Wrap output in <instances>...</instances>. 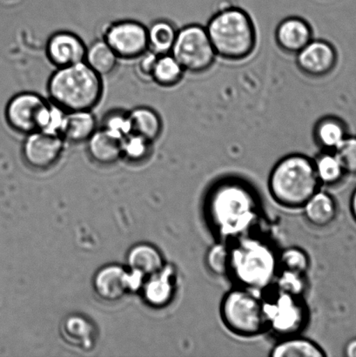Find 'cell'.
<instances>
[{
  "label": "cell",
  "instance_id": "6da1fadb",
  "mask_svg": "<svg viewBox=\"0 0 356 357\" xmlns=\"http://www.w3.org/2000/svg\"><path fill=\"white\" fill-rule=\"evenodd\" d=\"M261 211L256 189L242 178H222L206 195L205 220L219 241L230 244L252 234L259 224Z\"/></svg>",
  "mask_w": 356,
  "mask_h": 357
},
{
  "label": "cell",
  "instance_id": "7a4b0ae2",
  "mask_svg": "<svg viewBox=\"0 0 356 357\" xmlns=\"http://www.w3.org/2000/svg\"><path fill=\"white\" fill-rule=\"evenodd\" d=\"M279 253L270 241L249 234L230 243L229 275L237 286L264 292L274 284Z\"/></svg>",
  "mask_w": 356,
  "mask_h": 357
},
{
  "label": "cell",
  "instance_id": "3957f363",
  "mask_svg": "<svg viewBox=\"0 0 356 357\" xmlns=\"http://www.w3.org/2000/svg\"><path fill=\"white\" fill-rule=\"evenodd\" d=\"M320 187L314 160L302 153H292L279 160L268 181L272 199L288 209L302 208Z\"/></svg>",
  "mask_w": 356,
  "mask_h": 357
},
{
  "label": "cell",
  "instance_id": "277c9868",
  "mask_svg": "<svg viewBox=\"0 0 356 357\" xmlns=\"http://www.w3.org/2000/svg\"><path fill=\"white\" fill-rule=\"evenodd\" d=\"M209 38L217 57L232 62L245 61L253 54L257 44L256 28L245 10L224 7L209 20Z\"/></svg>",
  "mask_w": 356,
  "mask_h": 357
},
{
  "label": "cell",
  "instance_id": "5b68a950",
  "mask_svg": "<svg viewBox=\"0 0 356 357\" xmlns=\"http://www.w3.org/2000/svg\"><path fill=\"white\" fill-rule=\"evenodd\" d=\"M102 78L85 61L57 68L47 83L50 101L66 112L93 110L102 99Z\"/></svg>",
  "mask_w": 356,
  "mask_h": 357
},
{
  "label": "cell",
  "instance_id": "8992f818",
  "mask_svg": "<svg viewBox=\"0 0 356 357\" xmlns=\"http://www.w3.org/2000/svg\"><path fill=\"white\" fill-rule=\"evenodd\" d=\"M219 316L228 331L239 337H257L268 331L264 299L259 292L242 287L223 296Z\"/></svg>",
  "mask_w": 356,
  "mask_h": 357
},
{
  "label": "cell",
  "instance_id": "52a82bcc",
  "mask_svg": "<svg viewBox=\"0 0 356 357\" xmlns=\"http://www.w3.org/2000/svg\"><path fill=\"white\" fill-rule=\"evenodd\" d=\"M171 54L185 71L195 75L208 71L217 58L207 28L199 24H187L178 30Z\"/></svg>",
  "mask_w": 356,
  "mask_h": 357
},
{
  "label": "cell",
  "instance_id": "ba28073f",
  "mask_svg": "<svg viewBox=\"0 0 356 357\" xmlns=\"http://www.w3.org/2000/svg\"><path fill=\"white\" fill-rule=\"evenodd\" d=\"M264 299L268 331L281 338L299 335L309 324V312L303 297L278 291Z\"/></svg>",
  "mask_w": 356,
  "mask_h": 357
},
{
  "label": "cell",
  "instance_id": "9c48e42d",
  "mask_svg": "<svg viewBox=\"0 0 356 357\" xmlns=\"http://www.w3.org/2000/svg\"><path fill=\"white\" fill-rule=\"evenodd\" d=\"M103 40L120 59H137L149 50L148 28L135 20L111 24L105 30Z\"/></svg>",
  "mask_w": 356,
  "mask_h": 357
},
{
  "label": "cell",
  "instance_id": "30bf717a",
  "mask_svg": "<svg viewBox=\"0 0 356 357\" xmlns=\"http://www.w3.org/2000/svg\"><path fill=\"white\" fill-rule=\"evenodd\" d=\"M26 136L22 153L31 167L37 170L49 169L61 160L66 142L62 136L40 131Z\"/></svg>",
  "mask_w": 356,
  "mask_h": 357
},
{
  "label": "cell",
  "instance_id": "8fae6325",
  "mask_svg": "<svg viewBox=\"0 0 356 357\" xmlns=\"http://www.w3.org/2000/svg\"><path fill=\"white\" fill-rule=\"evenodd\" d=\"M47 102L43 97L36 93L16 94L6 106L7 123L19 134L27 135L36 132L38 117Z\"/></svg>",
  "mask_w": 356,
  "mask_h": 357
},
{
  "label": "cell",
  "instance_id": "7c38bea8",
  "mask_svg": "<svg viewBox=\"0 0 356 357\" xmlns=\"http://www.w3.org/2000/svg\"><path fill=\"white\" fill-rule=\"evenodd\" d=\"M143 279L138 273H128L120 266H108L98 273L94 279V288L101 298L115 302L141 287Z\"/></svg>",
  "mask_w": 356,
  "mask_h": 357
},
{
  "label": "cell",
  "instance_id": "4fadbf2b",
  "mask_svg": "<svg viewBox=\"0 0 356 357\" xmlns=\"http://www.w3.org/2000/svg\"><path fill=\"white\" fill-rule=\"evenodd\" d=\"M296 56L300 71L312 78H323L330 75L336 65V52L330 42L313 40Z\"/></svg>",
  "mask_w": 356,
  "mask_h": 357
},
{
  "label": "cell",
  "instance_id": "5bb4252c",
  "mask_svg": "<svg viewBox=\"0 0 356 357\" xmlns=\"http://www.w3.org/2000/svg\"><path fill=\"white\" fill-rule=\"evenodd\" d=\"M86 50L78 35L66 31L52 34L45 45L48 61L57 68L85 61Z\"/></svg>",
  "mask_w": 356,
  "mask_h": 357
},
{
  "label": "cell",
  "instance_id": "9a60e30c",
  "mask_svg": "<svg viewBox=\"0 0 356 357\" xmlns=\"http://www.w3.org/2000/svg\"><path fill=\"white\" fill-rule=\"evenodd\" d=\"M312 40V27L302 17H286L275 29V41L286 54H297Z\"/></svg>",
  "mask_w": 356,
  "mask_h": 357
},
{
  "label": "cell",
  "instance_id": "2e32d148",
  "mask_svg": "<svg viewBox=\"0 0 356 357\" xmlns=\"http://www.w3.org/2000/svg\"><path fill=\"white\" fill-rule=\"evenodd\" d=\"M121 142L103 129L98 128L86 142L87 152L91 159L100 165H113L122 158Z\"/></svg>",
  "mask_w": 356,
  "mask_h": 357
},
{
  "label": "cell",
  "instance_id": "e0dca14e",
  "mask_svg": "<svg viewBox=\"0 0 356 357\" xmlns=\"http://www.w3.org/2000/svg\"><path fill=\"white\" fill-rule=\"evenodd\" d=\"M174 276L173 268L165 266L162 271L148 278L144 294L150 305L162 307L171 303L176 294Z\"/></svg>",
  "mask_w": 356,
  "mask_h": 357
},
{
  "label": "cell",
  "instance_id": "ac0fdd59",
  "mask_svg": "<svg viewBox=\"0 0 356 357\" xmlns=\"http://www.w3.org/2000/svg\"><path fill=\"white\" fill-rule=\"evenodd\" d=\"M307 220L317 227H326L334 222L337 215V204L333 196L318 190L303 206Z\"/></svg>",
  "mask_w": 356,
  "mask_h": 357
},
{
  "label": "cell",
  "instance_id": "d6986e66",
  "mask_svg": "<svg viewBox=\"0 0 356 357\" xmlns=\"http://www.w3.org/2000/svg\"><path fill=\"white\" fill-rule=\"evenodd\" d=\"M97 130V120L92 110L68 112L61 136L65 142L79 144L88 141Z\"/></svg>",
  "mask_w": 356,
  "mask_h": 357
},
{
  "label": "cell",
  "instance_id": "ffe728a7",
  "mask_svg": "<svg viewBox=\"0 0 356 357\" xmlns=\"http://www.w3.org/2000/svg\"><path fill=\"white\" fill-rule=\"evenodd\" d=\"M324 349L311 339L295 335L281 338L271 349V357H325Z\"/></svg>",
  "mask_w": 356,
  "mask_h": 357
},
{
  "label": "cell",
  "instance_id": "44dd1931",
  "mask_svg": "<svg viewBox=\"0 0 356 357\" xmlns=\"http://www.w3.org/2000/svg\"><path fill=\"white\" fill-rule=\"evenodd\" d=\"M127 261L131 271L144 278L155 275L165 267L162 254L151 245L141 244L132 248Z\"/></svg>",
  "mask_w": 356,
  "mask_h": 357
},
{
  "label": "cell",
  "instance_id": "7402d4cb",
  "mask_svg": "<svg viewBox=\"0 0 356 357\" xmlns=\"http://www.w3.org/2000/svg\"><path fill=\"white\" fill-rule=\"evenodd\" d=\"M132 132L155 142L162 134V118L155 110L148 107H139L129 112Z\"/></svg>",
  "mask_w": 356,
  "mask_h": 357
},
{
  "label": "cell",
  "instance_id": "603a6c76",
  "mask_svg": "<svg viewBox=\"0 0 356 357\" xmlns=\"http://www.w3.org/2000/svg\"><path fill=\"white\" fill-rule=\"evenodd\" d=\"M118 61L120 58L103 38L87 47L85 62L101 77L111 75L116 70Z\"/></svg>",
  "mask_w": 356,
  "mask_h": 357
},
{
  "label": "cell",
  "instance_id": "cb8c5ba5",
  "mask_svg": "<svg viewBox=\"0 0 356 357\" xmlns=\"http://www.w3.org/2000/svg\"><path fill=\"white\" fill-rule=\"evenodd\" d=\"M186 71L172 54L159 55L153 68L152 82L162 87H173L181 82Z\"/></svg>",
  "mask_w": 356,
  "mask_h": 357
},
{
  "label": "cell",
  "instance_id": "d4e9b609",
  "mask_svg": "<svg viewBox=\"0 0 356 357\" xmlns=\"http://www.w3.org/2000/svg\"><path fill=\"white\" fill-rule=\"evenodd\" d=\"M177 33L176 27L170 21H155L148 28L149 50L158 55L171 54Z\"/></svg>",
  "mask_w": 356,
  "mask_h": 357
},
{
  "label": "cell",
  "instance_id": "484cf974",
  "mask_svg": "<svg viewBox=\"0 0 356 357\" xmlns=\"http://www.w3.org/2000/svg\"><path fill=\"white\" fill-rule=\"evenodd\" d=\"M314 137L316 144L324 151H334L346 138L343 125L331 117L322 118L317 121L314 128Z\"/></svg>",
  "mask_w": 356,
  "mask_h": 357
},
{
  "label": "cell",
  "instance_id": "4316f807",
  "mask_svg": "<svg viewBox=\"0 0 356 357\" xmlns=\"http://www.w3.org/2000/svg\"><path fill=\"white\" fill-rule=\"evenodd\" d=\"M314 165L322 185H336L345 174L343 166L333 151L320 153L314 159Z\"/></svg>",
  "mask_w": 356,
  "mask_h": 357
},
{
  "label": "cell",
  "instance_id": "83f0119b",
  "mask_svg": "<svg viewBox=\"0 0 356 357\" xmlns=\"http://www.w3.org/2000/svg\"><path fill=\"white\" fill-rule=\"evenodd\" d=\"M63 334L70 344L83 349L92 347L94 331L88 321L79 317L68 318L63 325Z\"/></svg>",
  "mask_w": 356,
  "mask_h": 357
},
{
  "label": "cell",
  "instance_id": "f1b7e54d",
  "mask_svg": "<svg viewBox=\"0 0 356 357\" xmlns=\"http://www.w3.org/2000/svg\"><path fill=\"white\" fill-rule=\"evenodd\" d=\"M66 114L68 112L62 107L52 101H47L38 117L37 131L61 136Z\"/></svg>",
  "mask_w": 356,
  "mask_h": 357
},
{
  "label": "cell",
  "instance_id": "f546056e",
  "mask_svg": "<svg viewBox=\"0 0 356 357\" xmlns=\"http://www.w3.org/2000/svg\"><path fill=\"white\" fill-rule=\"evenodd\" d=\"M206 264L209 271L215 275H229L230 264V244L216 241L206 255Z\"/></svg>",
  "mask_w": 356,
  "mask_h": 357
},
{
  "label": "cell",
  "instance_id": "4dcf8cb0",
  "mask_svg": "<svg viewBox=\"0 0 356 357\" xmlns=\"http://www.w3.org/2000/svg\"><path fill=\"white\" fill-rule=\"evenodd\" d=\"M280 269L306 275L310 268L309 255L299 247H289L279 253Z\"/></svg>",
  "mask_w": 356,
  "mask_h": 357
},
{
  "label": "cell",
  "instance_id": "1f68e13d",
  "mask_svg": "<svg viewBox=\"0 0 356 357\" xmlns=\"http://www.w3.org/2000/svg\"><path fill=\"white\" fill-rule=\"evenodd\" d=\"M274 285L278 291L300 297H303L308 289L306 275L284 269L279 271Z\"/></svg>",
  "mask_w": 356,
  "mask_h": 357
},
{
  "label": "cell",
  "instance_id": "d6a6232c",
  "mask_svg": "<svg viewBox=\"0 0 356 357\" xmlns=\"http://www.w3.org/2000/svg\"><path fill=\"white\" fill-rule=\"evenodd\" d=\"M101 129L121 141L132 132L129 112L121 110L111 111L104 117Z\"/></svg>",
  "mask_w": 356,
  "mask_h": 357
},
{
  "label": "cell",
  "instance_id": "836d02e7",
  "mask_svg": "<svg viewBox=\"0 0 356 357\" xmlns=\"http://www.w3.org/2000/svg\"><path fill=\"white\" fill-rule=\"evenodd\" d=\"M153 142L142 136L132 132L121 142L122 157L137 162L145 160L152 152Z\"/></svg>",
  "mask_w": 356,
  "mask_h": 357
},
{
  "label": "cell",
  "instance_id": "e575fe53",
  "mask_svg": "<svg viewBox=\"0 0 356 357\" xmlns=\"http://www.w3.org/2000/svg\"><path fill=\"white\" fill-rule=\"evenodd\" d=\"M345 174H356V139L345 138L334 151Z\"/></svg>",
  "mask_w": 356,
  "mask_h": 357
},
{
  "label": "cell",
  "instance_id": "d590c367",
  "mask_svg": "<svg viewBox=\"0 0 356 357\" xmlns=\"http://www.w3.org/2000/svg\"><path fill=\"white\" fill-rule=\"evenodd\" d=\"M158 54L148 50L144 54L138 58L137 73L139 77L146 80H152L153 68L158 58Z\"/></svg>",
  "mask_w": 356,
  "mask_h": 357
},
{
  "label": "cell",
  "instance_id": "8d00e7d4",
  "mask_svg": "<svg viewBox=\"0 0 356 357\" xmlns=\"http://www.w3.org/2000/svg\"><path fill=\"white\" fill-rule=\"evenodd\" d=\"M345 354L348 357H356V339L348 342L345 349Z\"/></svg>",
  "mask_w": 356,
  "mask_h": 357
},
{
  "label": "cell",
  "instance_id": "74e56055",
  "mask_svg": "<svg viewBox=\"0 0 356 357\" xmlns=\"http://www.w3.org/2000/svg\"><path fill=\"white\" fill-rule=\"evenodd\" d=\"M350 209L352 215H353L355 220H356V189L352 195L351 201H350Z\"/></svg>",
  "mask_w": 356,
  "mask_h": 357
}]
</instances>
